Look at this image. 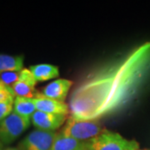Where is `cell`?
<instances>
[{
  "label": "cell",
  "instance_id": "cell-9",
  "mask_svg": "<svg viewBox=\"0 0 150 150\" xmlns=\"http://www.w3.org/2000/svg\"><path fill=\"white\" fill-rule=\"evenodd\" d=\"M33 101L37 110L40 112L64 115H69L70 112L69 104H67L65 102L47 98L42 93H40L38 98L33 99Z\"/></svg>",
  "mask_w": 150,
  "mask_h": 150
},
{
  "label": "cell",
  "instance_id": "cell-17",
  "mask_svg": "<svg viewBox=\"0 0 150 150\" xmlns=\"http://www.w3.org/2000/svg\"><path fill=\"white\" fill-rule=\"evenodd\" d=\"M4 150H19L18 148H14V147H8V148H6Z\"/></svg>",
  "mask_w": 150,
  "mask_h": 150
},
{
  "label": "cell",
  "instance_id": "cell-4",
  "mask_svg": "<svg viewBox=\"0 0 150 150\" xmlns=\"http://www.w3.org/2000/svg\"><path fill=\"white\" fill-rule=\"evenodd\" d=\"M31 123V119L13 112L0 123V141L4 144H10L29 128Z\"/></svg>",
  "mask_w": 150,
  "mask_h": 150
},
{
  "label": "cell",
  "instance_id": "cell-14",
  "mask_svg": "<svg viewBox=\"0 0 150 150\" xmlns=\"http://www.w3.org/2000/svg\"><path fill=\"white\" fill-rule=\"evenodd\" d=\"M20 71L18 72H6L0 74V80L8 88H11L19 79Z\"/></svg>",
  "mask_w": 150,
  "mask_h": 150
},
{
  "label": "cell",
  "instance_id": "cell-5",
  "mask_svg": "<svg viewBox=\"0 0 150 150\" xmlns=\"http://www.w3.org/2000/svg\"><path fill=\"white\" fill-rule=\"evenodd\" d=\"M58 132L35 129L30 132L18 146L19 150H52Z\"/></svg>",
  "mask_w": 150,
  "mask_h": 150
},
{
  "label": "cell",
  "instance_id": "cell-19",
  "mask_svg": "<svg viewBox=\"0 0 150 150\" xmlns=\"http://www.w3.org/2000/svg\"><path fill=\"white\" fill-rule=\"evenodd\" d=\"M2 85H3V83H2V82H1V80H0V87H1Z\"/></svg>",
  "mask_w": 150,
  "mask_h": 150
},
{
  "label": "cell",
  "instance_id": "cell-13",
  "mask_svg": "<svg viewBox=\"0 0 150 150\" xmlns=\"http://www.w3.org/2000/svg\"><path fill=\"white\" fill-rule=\"evenodd\" d=\"M37 111L33 99L16 97L13 103V112L23 118L31 119Z\"/></svg>",
  "mask_w": 150,
  "mask_h": 150
},
{
  "label": "cell",
  "instance_id": "cell-15",
  "mask_svg": "<svg viewBox=\"0 0 150 150\" xmlns=\"http://www.w3.org/2000/svg\"><path fill=\"white\" fill-rule=\"evenodd\" d=\"M15 96L10 88L6 87L4 83L0 87V103H8L13 104Z\"/></svg>",
  "mask_w": 150,
  "mask_h": 150
},
{
  "label": "cell",
  "instance_id": "cell-7",
  "mask_svg": "<svg viewBox=\"0 0 150 150\" xmlns=\"http://www.w3.org/2000/svg\"><path fill=\"white\" fill-rule=\"evenodd\" d=\"M68 115L64 114H55L48 112L36 111L31 118V123L36 128V129L56 132V130L60 129L65 124Z\"/></svg>",
  "mask_w": 150,
  "mask_h": 150
},
{
  "label": "cell",
  "instance_id": "cell-2",
  "mask_svg": "<svg viewBox=\"0 0 150 150\" xmlns=\"http://www.w3.org/2000/svg\"><path fill=\"white\" fill-rule=\"evenodd\" d=\"M105 130L98 120H76L69 117L60 132L65 136L75 139L88 142Z\"/></svg>",
  "mask_w": 150,
  "mask_h": 150
},
{
  "label": "cell",
  "instance_id": "cell-11",
  "mask_svg": "<svg viewBox=\"0 0 150 150\" xmlns=\"http://www.w3.org/2000/svg\"><path fill=\"white\" fill-rule=\"evenodd\" d=\"M29 69L37 82H45L59 77V69L56 65L39 64L30 66Z\"/></svg>",
  "mask_w": 150,
  "mask_h": 150
},
{
  "label": "cell",
  "instance_id": "cell-3",
  "mask_svg": "<svg viewBox=\"0 0 150 150\" xmlns=\"http://www.w3.org/2000/svg\"><path fill=\"white\" fill-rule=\"evenodd\" d=\"M89 150H139V144L134 139H127L121 134L106 129L88 141Z\"/></svg>",
  "mask_w": 150,
  "mask_h": 150
},
{
  "label": "cell",
  "instance_id": "cell-16",
  "mask_svg": "<svg viewBox=\"0 0 150 150\" xmlns=\"http://www.w3.org/2000/svg\"><path fill=\"white\" fill-rule=\"evenodd\" d=\"M13 112V104L0 103V123Z\"/></svg>",
  "mask_w": 150,
  "mask_h": 150
},
{
  "label": "cell",
  "instance_id": "cell-1",
  "mask_svg": "<svg viewBox=\"0 0 150 150\" xmlns=\"http://www.w3.org/2000/svg\"><path fill=\"white\" fill-rule=\"evenodd\" d=\"M150 71V42L92 70L76 85L69 99L70 117L98 120L133 101Z\"/></svg>",
  "mask_w": 150,
  "mask_h": 150
},
{
  "label": "cell",
  "instance_id": "cell-8",
  "mask_svg": "<svg viewBox=\"0 0 150 150\" xmlns=\"http://www.w3.org/2000/svg\"><path fill=\"white\" fill-rule=\"evenodd\" d=\"M73 85V81L66 79H59L45 86L43 88L42 93L49 98L65 102Z\"/></svg>",
  "mask_w": 150,
  "mask_h": 150
},
{
  "label": "cell",
  "instance_id": "cell-10",
  "mask_svg": "<svg viewBox=\"0 0 150 150\" xmlns=\"http://www.w3.org/2000/svg\"><path fill=\"white\" fill-rule=\"evenodd\" d=\"M52 150H89V146L88 142L79 141L58 132Z\"/></svg>",
  "mask_w": 150,
  "mask_h": 150
},
{
  "label": "cell",
  "instance_id": "cell-6",
  "mask_svg": "<svg viewBox=\"0 0 150 150\" xmlns=\"http://www.w3.org/2000/svg\"><path fill=\"white\" fill-rule=\"evenodd\" d=\"M37 81L29 69H23L20 71L19 79L11 87L13 95L19 98L34 99L40 94V92L36 89Z\"/></svg>",
  "mask_w": 150,
  "mask_h": 150
},
{
  "label": "cell",
  "instance_id": "cell-18",
  "mask_svg": "<svg viewBox=\"0 0 150 150\" xmlns=\"http://www.w3.org/2000/svg\"><path fill=\"white\" fill-rule=\"evenodd\" d=\"M1 147H4V144L0 141V148H1Z\"/></svg>",
  "mask_w": 150,
  "mask_h": 150
},
{
  "label": "cell",
  "instance_id": "cell-12",
  "mask_svg": "<svg viewBox=\"0 0 150 150\" xmlns=\"http://www.w3.org/2000/svg\"><path fill=\"white\" fill-rule=\"evenodd\" d=\"M23 55L0 54V74L6 72H18L23 68Z\"/></svg>",
  "mask_w": 150,
  "mask_h": 150
},
{
  "label": "cell",
  "instance_id": "cell-20",
  "mask_svg": "<svg viewBox=\"0 0 150 150\" xmlns=\"http://www.w3.org/2000/svg\"></svg>",
  "mask_w": 150,
  "mask_h": 150
}]
</instances>
